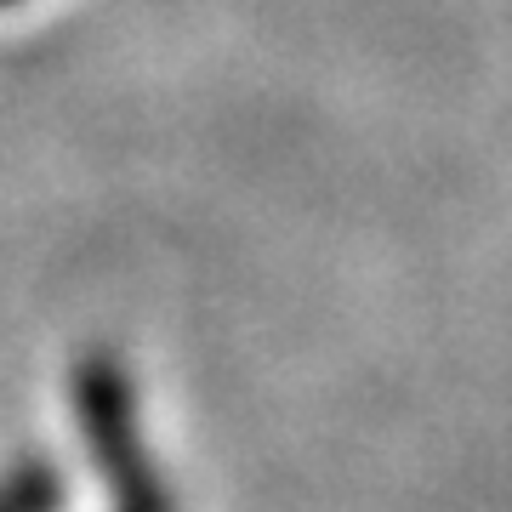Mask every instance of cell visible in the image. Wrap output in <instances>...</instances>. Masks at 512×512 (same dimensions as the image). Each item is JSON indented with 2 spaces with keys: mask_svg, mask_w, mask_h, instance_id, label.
Segmentation results:
<instances>
[{
  "mask_svg": "<svg viewBox=\"0 0 512 512\" xmlns=\"http://www.w3.org/2000/svg\"><path fill=\"white\" fill-rule=\"evenodd\" d=\"M69 404L80 416V439L92 450V467L109 484L114 512H183L177 490L165 484L143 444V421H137V387L131 370L109 348L74 359L69 370Z\"/></svg>",
  "mask_w": 512,
  "mask_h": 512,
  "instance_id": "cell-1",
  "label": "cell"
},
{
  "mask_svg": "<svg viewBox=\"0 0 512 512\" xmlns=\"http://www.w3.org/2000/svg\"><path fill=\"white\" fill-rule=\"evenodd\" d=\"M0 512H63V467L52 456H23L0 473Z\"/></svg>",
  "mask_w": 512,
  "mask_h": 512,
  "instance_id": "cell-2",
  "label": "cell"
},
{
  "mask_svg": "<svg viewBox=\"0 0 512 512\" xmlns=\"http://www.w3.org/2000/svg\"><path fill=\"white\" fill-rule=\"evenodd\" d=\"M0 6H18V0H0Z\"/></svg>",
  "mask_w": 512,
  "mask_h": 512,
  "instance_id": "cell-3",
  "label": "cell"
}]
</instances>
